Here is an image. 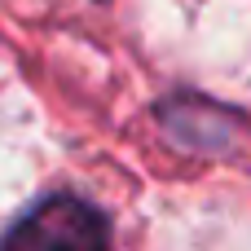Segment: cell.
Here are the masks:
<instances>
[{"mask_svg":"<svg viewBox=\"0 0 251 251\" xmlns=\"http://www.w3.org/2000/svg\"><path fill=\"white\" fill-rule=\"evenodd\" d=\"M0 251H110V225L93 203L53 194L4 229Z\"/></svg>","mask_w":251,"mask_h":251,"instance_id":"6da1fadb","label":"cell"}]
</instances>
